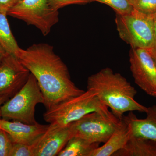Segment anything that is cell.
I'll return each instance as SVG.
<instances>
[{"label": "cell", "mask_w": 156, "mask_h": 156, "mask_svg": "<svg viewBox=\"0 0 156 156\" xmlns=\"http://www.w3.org/2000/svg\"><path fill=\"white\" fill-rule=\"evenodd\" d=\"M15 56L36 79L47 110L85 92L72 81L67 66L51 45L39 43L20 48Z\"/></svg>", "instance_id": "obj_1"}, {"label": "cell", "mask_w": 156, "mask_h": 156, "mask_svg": "<svg viewBox=\"0 0 156 156\" xmlns=\"http://www.w3.org/2000/svg\"><path fill=\"white\" fill-rule=\"evenodd\" d=\"M87 90L97 94V97L112 112L120 119L127 112H146L147 107L135 99L137 91L126 78L106 67L92 75L87 80Z\"/></svg>", "instance_id": "obj_2"}, {"label": "cell", "mask_w": 156, "mask_h": 156, "mask_svg": "<svg viewBox=\"0 0 156 156\" xmlns=\"http://www.w3.org/2000/svg\"><path fill=\"white\" fill-rule=\"evenodd\" d=\"M95 112H110L95 92L87 90L83 94L65 101L47 110L44 118L50 124L66 127L85 115Z\"/></svg>", "instance_id": "obj_3"}, {"label": "cell", "mask_w": 156, "mask_h": 156, "mask_svg": "<svg viewBox=\"0 0 156 156\" xmlns=\"http://www.w3.org/2000/svg\"><path fill=\"white\" fill-rule=\"evenodd\" d=\"M44 95L36 79L30 73L27 82L19 92L2 105V118L29 125L38 124L35 117L36 106L38 104H44Z\"/></svg>", "instance_id": "obj_4"}, {"label": "cell", "mask_w": 156, "mask_h": 156, "mask_svg": "<svg viewBox=\"0 0 156 156\" xmlns=\"http://www.w3.org/2000/svg\"><path fill=\"white\" fill-rule=\"evenodd\" d=\"M115 23L120 38L131 47L149 49L155 46L152 15L133 9L128 14H116Z\"/></svg>", "instance_id": "obj_5"}, {"label": "cell", "mask_w": 156, "mask_h": 156, "mask_svg": "<svg viewBox=\"0 0 156 156\" xmlns=\"http://www.w3.org/2000/svg\"><path fill=\"white\" fill-rule=\"evenodd\" d=\"M121 120L112 112H95L85 115L69 127L72 137L77 136L90 142L104 144L114 132Z\"/></svg>", "instance_id": "obj_6"}, {"label": "cell", "mask_w": 156, "mask_h": 156, "mask_svg": "<svg viewBox=\"0 0 156 156\" xmlns=\"http://www.w3.org/2000/svg\"><path fill=\"white\" fill-rule=\"evenodd\" d=\"M7 15L35 27L44 36L59 20L58 10L51 6L49 0H20Z\"/></svg>", "instance_id": "obj_7"}, {"label": "cell", "mask_w": 156, "mask_h": 156, "mask_svg": "<svg viewBox=\"0 0 156 156\" xmlns=\"http://www.w3.org/2000/svg\"><path fill=\"white\" fill-rule=\"evenodd\" d=\"M129 62L135 83L152 96L156 89V65L148 50L131 47Z\"/></svg>", "instance_id": "obj_8"}, {"label": "cell", "mask_w": 156, "mask_h": 156, "mask_svg": "<svg viewBox=\"0 0 156 156\" xmlns=\"http://www.w3.org/2000/svg\"><path fill=\"white\" fill-rule=\"evenodd\" d=\"M30 73L14 54L8 53L0 62V95L10 99L19 92Z\"/></svg>", "instance_id": "obj_9"}, {"label": "cell", "mask_w": 156, "mask_h": 156, "mask_svg": "<svg viewBox=\"0 0 156 156\" xmlns=\"http://www.w3.org/2000/svg\"><path fill=\"white\" fill-rule=\"evenodd\" d=\"M71 137L69 126L49 124L47 131L32 144L34 156H58Z\"/></svg>", "instance_id": "obj_10"}, {"label": "cell", "mask_w": 156, "mask_h": 156, "mask_svg": "<svg viewBox=\"0 0 156 156\" xmlns=\"http://www.w3.org/2000/svg\"><path fill=\"white\" fill-rule=\"evenodd\" d=\"M49 125L38 123L29 125L19 122L0 119V129L6 132L14 143L31 145L44 134Z\"/></svg>", "instance_id": "obj_11"}, {"label": "cell", "mask_w": 156, "mask_h": 156, "mask_svg": "<svg viewBox=\"0 0 156 156\" xmlns=\"http://www.w3.org/2000/svg\"><path fill=\"white\" fill-rule=\"evenodd\" d=\"M133 112H129L122 118L131 129L132 135L156 142V105L147 108L144 119H138Z\"/></svg>", "instance_id": "obj_12"}, {"label": "cell", "mask_w": 156, "mask_h": 156, "mask_svg": "<svg viewBox=\"0 0 156 156\" xmlns=\"http://www.w3.org/2000/svg\"><path fill=\"white\" fill-rule=\"evenodd\" d=\"M132 135L129 126L122 119L111 136L103 145L91 153L90 156H112L124 147Z\"/></svg>", "instance_id": "obj_13"}, {"label": "cell", "mask_w": 156, "mask_h": 156, "mask_svg": "<svg viewBox=\"0 0 156 156\" xmlns=\"http://www.w3.org/2000/svg\"><path fill=\"white\" fill-rule=\"evenodd\" d=\"M112 156H156V142L131 135L124 147Z\"/></svg>", "instance_id": "obj_14"}, {"label": "cell", "mask_w": 156, "mask_h": 156, "mask_svg": "<svg viewBox=\"0 0 156 156\" xmlns=\"http://www.w3.org/2000/svg\"><path fill=\"white\" fill-rule=\"evenodd\" d=\"M100 143H92L77 136H72L58 156H90L91 153L99 147Z\"/></svg>", "instance_id": "obj_15"}, {"label": "cell", "mask_w": 156, "mask_h": 156, "mask_svg": "<svg viewBox=\"0 0 156 156\" xmlns=\"http://www.w3.org/2000/svg\"><path fill=\"white\" fill-rule=\"evenodd\" d=\"M7 16L0 13V45L8 53L15 55L20 48L11 32Z\"/></svg>", "instance_id": "obj_16"}, {"label": "cell", "mask_w": 156, "mask_h": 156, "mask_svg": "<svg viewBox=\"0 0 156 156\" xmlns=\"http://www.w3.org/2000/svg\"><path fill=\"white\" fill-rule=\"evenodd\" d=\"M92 2H98L110 6L116 14H128L134 9L128 0H92Z\"/></svg>", "instance_id": "obj_17"}, {"label": "cell", "mask_w": 156, "mask_h": 156, "mask_svg": "<svg viewBox=\"0 0 156 156\" xmlns=\"http://www.w3.org/2000/svg\"><path fill=\"white\" fill-rule=\"evenodd\" d=\"M133 9L144 14L156 13V0H128Z\"/></svg>", "instance_id": "obj_18"}, {"label": "cell", "mask_w": 156, "mask_h": 156, "mask_svg": "<svg viewBox=\"0 0 156 156\" xmlns=\"http://www.w3.org/2000/svg\"><path fill=\"white\" fill-rule=\"evenodd\" d=\"M9 156H34L33 146L13 142Z\"/></svg>", "instance_id": "obj_19"}, {"label": "cell", "mask_w": 156, "mask_h": 156, "mask_svg": "<svg viewBox=\"0 0 156 156\" xmlns=\"http://www.w3.org/2000/svg\"><path fill=\"white\" fill-rule=\"evenodd\" d=\"M13 144L9 134L0 129V156H9Z\"/></svg>", "instance_id": "obj_20"}, {"label": "cell", "mask_w": 156, "mask_h": 156, "mask_svg": "<svg viewBox=\"0 0 156 156\" xmlns=\"http://www.w3.org/2000/svg\"><path fill=\"white\" fill-rule=\"evenodd\" d=\"M50 5L56 10L72 5H81L91 2L92 0H49Z\"/></svg>", "instance_id": "obj_21"}, {"label": "cell", "mask_w": 156, "mask_h": 156, "mask_svg": "<svg viewBox=\"0 0 156 156\" xmlns=\"http://www.w3.org/2000/svg\"><path fill=\"white\" fill-rule=\"evenodd\" d=\"M20 0H0V13L7 15L9 10Z\"/></svg>", "instance_id": "obj_22"}, {"label": "cell", "mask_w": 156, "mask_h": 156, "mask_svg": "<svg viewBox=\"0 0 156 156\" xmlns=\"http://www.w3.org/2000/svg\"><path fill=\"white\" fill-rule=\"evenodd\" d=\"M149 52L150 53L151 56L153 58L154 61L156 65V45L154 46L153 48H150V49H148Z\"/></svg>", "instance_id": "obj_23"}, {"label": "cell", "mask_w": 156, "mask_h": 156, "mask_svg": "<svg viewBox=\"0 0 156 156\" xmlns=\"http://www.w3.org/2000/svg\"><path fill=\"white\" fill-rule=\"evenodd\" d=\"M8 52L6 51L3 47L0 45V62L3 60V58H5V56L8 54Z\"/></svg>", "instance_id": "obj_24"}, {"label": "cell", "mask_w": 156, "mask_h": 156, "mask_svg": "<svg viewBox=\"0 0 156 156\" xmlns=\"http://www.w3.org/2000/svg\"><path fill=\"white\" fill-rule=\"evenodd\" d=\"M8 98L5 97V96H1L0 95V119L2 118V114H1V108L2 105L4 104L6 101L9 100Z\"/></svg>", "instance_id": "obj_25"}, {"label": "cell", "mask_w": 156, "mask_h": 156, "mask_svg": "<svg viewBox=\"0 0 156 156\" xmlns=\"http://www.w3.org/2000/svg\"><path fill=\"white\" fill-rule=\"evenodd\" d=\"M153 21V26L155 40L156 45V13L152 14Z\"/></svg>", "instance_id": "obj_26"}, {"label": "cell", "mask_w": 156, "mask_h": 156, "mask_svg": "<svg viewBox=\"0 0 156 156\" xmlns=\"http://www.w3.org/2000/svg\"><path fill=\"white\" fill-rule=\"evenodd\" d=\"M152 96L156 98V89H155V90L154 91V92H153L152 95Z\"/></svg>", "instance_id": "obj_27"}]
</instances>
